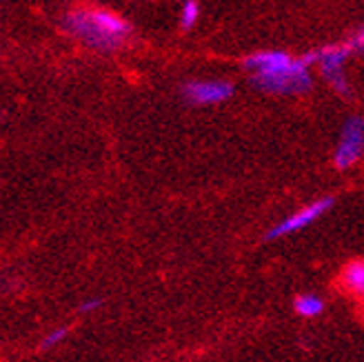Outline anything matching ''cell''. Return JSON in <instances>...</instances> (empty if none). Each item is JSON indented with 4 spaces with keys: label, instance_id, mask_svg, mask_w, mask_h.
I'll use <instances>...</instances> for the list:
<instances>
[{
    "label": "cell",
    "instance_id": "1",
    "mask_svg": "<svg viewBox=\"0 0 364 362\" xmlns=\"http://www.w3.org/2000/svg\"><path fill=\"white\" fill-rule=\"evenodd\" d=\"M242 67L251 78V85L264 94L300 96L314 87L311 65L306 58H294L287 51L269 49L245 58Z\"/></svg>",
    "mask_w": 364,
    "mask_h": 362
},
{
    "label": "cell",
    "instance_id": "2",
    "mask_svg": "<svg viewBox=\"0 0 364 362\" xmlns=\"http://www.w3.org/2000/svg\"><path fill=\"white\" fill-rule=\"evenodd\" d=\"M65 29L98 51H116L132 33V25L118 14L100 7H76L65 21Z\"/></svg>",
    "mask_w": 364,
    "mask_h": 362
},
{
    "label": "cell",
    "instance_id": "3",
    "mask_svg": "<svg viewBox=\"0 0 364 362\" xmlns=\"http://www.w3.org/2000/svg\"><path fill=\"white\" fill-rule=\"evenodd\" d=\"M353 56L349 51V47L342 43H333V45H326V47H320L316 51H309L306 53V63L309 65H318L320 67V74L322 78L331 85L333 92H338L340 96H349L351 94V85H349V78L344 74V65L347 60Z\"/></svg>",
    "mask_w": 364,
    "mask_h": 362
},
{
    "label": "cell",
    "instance_id": "4",
    "mask_svg": "<svg viewBox=\"0 0 364 362\" xmlns=\"http://www.w3.org/2000/svg\"><path fill=\"white\" fill-rule=\"evenodd\" d=\"M364 156V118L351 116L342 127V134L338 140V147L333 151L336 169H351L355 162Z\"/></svg>",
    "mask_w": 364,
    "mask_h": 362
},
{
    "label": "cell",
    "instance_id": "5",
    "mask_svg": "<svg viewBox=\"0 0 364 362\" xmlns=\"http://www.w3.org/2000/svg\"><path fill=\"white\" fill-rule=\"evenodd\" d=\"M333 207V198L331 196H324L318 198V201L304 205L302 209L289 213L284 220H280L278 225H273L267 233V240H276V238H284L291 236V233H298L302 229H306L309 225H314L316 220H320L322 215Z\"/></svg>",
    "mask_w": 364,
    "mask_h": 362
},
{
    "label": "cell",
    "instance_id": "6",
    "mask_svg": "<svg viewBox=\"0 0 364 362\" xmlns=\"http://www.w3.org/2000/svg\"><path fill=\"white\" fill-rule=\"evenodd\" d=\"M233 96V85L227 80H189L182 85V98L196 107L220 105Z\"/></svg>",
    "mask_w": 364,
    "mask_h": 362
},
{
    "label": "cell",
    "instance_id": "7",
    "mask_svg": "<svg viewBox=\"0 0 364 362\" xmlns=\"http://www.w3.org/2000/svg\"><path fill=\"white\" fill-rule=\"evenodd\" d=\"M342 287L349 294L364 298V260H351L342 269Z\"/></svg>",
    "mask_w": 364,
    "mask_h": 362
},
{
    "label": "cell",
    "instance_id": "8",
    "mask_svg": "<svg viewBox=\"0 0 364 362\" xmlns=\"http://www.w3.org/2000/svg\"><path fill=\"white\" fill-rule=\"evenodd\" d=\"M294 309L302 318H318L324 312V300L316 294H300L294 300Z\"/></svg>",
    "mask_w": 364,
    "mask_h": 362
},
{
    "label": "cell",
    "instance_id": "9",
    "mask_svg": "<svg viewBox=\"0 0 364 362\" xmlns=\"http://www.w3.org/2000/svg\"><path fill=\"white\" fill-rule=\"evenodd\" d=\"M200 18V5L196 0H185V5L180 9V27L182 29H191Z\"/></svg>",
    "mask_w": 364,
    "mask_h": 362
},
{
    "label": "cell",
    "instance_id": "10",
    "mask_svg": "<svg viewBox=\"0 0 364 362\" xmlns=\"http://www.w3.org/2000/svg\"><path fill=\"white\" fill-rule=\"evenodd\" d=\"M344 45L349 47V51L353 53H364V25L362 27H358L351 36H347V38H344Z\"/></svg>",
    "mask_w": 364,
    "mask_h": 362
},
{
    "label": "cell",
    "instance_id": "11",
    "mask_svg": "<svg viewBox=\"0 0 364 362\" xmlns=\"http://www.w3.org/2000/svg\"><path fill=\"white\" fill-rule=\"evenodd\" d=\"M67 336H69V329H67V327H58V329H53V331H51V334H49V336L43 340V345H41V347L47 351V349H51V347H56L58 342H63Z\"/></svg>",
    "mask_w": 364,
    "mask_h": 362
},
{
    "label": "cell",
    "instance_id": "12",
    "mask_svg": "<svg viewBox=\"0 0 364 362\" xmlns=\"http://www.w3.org/2000/svg\"><path fill=\"white\" fill-rule=\"evenodd\" d=\"M100 304H102L100 298H96V300H87V302L80 304V314H91V312H96Z\"/></svg>",
    "mask_w": 364,
    "mask_h": 362
}]
</instances>
